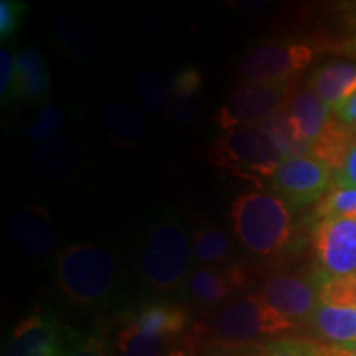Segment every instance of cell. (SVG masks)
Masks as SVG:
<instances>
[{"mask_svg":"<svg viewBox=\"0 0 356 356\" xmlns=\"http://www.w3.org/2000/svg\"><path fill=\"white\" fill-rule=\"evenodd\" d=\"M56 284L74 304L99 309L113 300L119 284V261L113 249L97 243L68 246L56 257Z\"/></svg>","mask_w":356,"mask_h":356,"instance_id":"1","label":"cell"},{"mask_svg":"<svg viewBox=\"0 0 356 356\" xmlns=\"http://www.w3.org/2000/svg\"><path fill=\"white\" fill-rule=\"evenodd\" d=\"M193 257V244L184 222L175 216H163L142 236L137 269L149 287L173 292L185 286Z\"/></svg>","mask_w":356,"mask_h":356,"instance_id":"2","label":"cell"},{"mask_svg":"<svg viewBox=\"0 0 356 356\" xmlns=\"http://www.w3.org/2000/svg\"><path fill=\"white\" fill-rule=\"evenodd\" d=\"M234 234L251 254H279L292 233V216L287 203L267 191L239 195L231 204Z\"/></svg>","mask_w":356,"mask_h":356,"instance_id":"3","label":"cell"},{"mask_svg":"<svg viewBox=\"0 0 356 356\" xmlns=\"http://www.w3.org/2000/svg\"><path fill=\"white\" fill-rule=\"evenodd\" d=\"M284 159L277 140L262 126L226 131L208 150L211 165L257 186L264 185V180H273Z\"/></svg>","mask_w":356,"mask_h":356,"instance_id":"4","label":"cell"},{"mask_svg":"<svg viewBox=\"0 0 356 356\" xmlns=\"http://www.w3.org/2000/svg\"><path fill=\"white\" fill-rule=\"evenodd\" d=\"M297 327L267 305L261 293L231 300L204 327L208 341L228 345H257V341L286 335Z\"/></svg>","mask_w":356,"mask_h":356,"instance_id":"5","label":"cell"},{"mask_svg":"<svg viewBox=\"0 0 356 356\" xmlns=\"http://www.w3.org/2000/svg\"><path fill=\"white\" fill-rule=\"evenodd\" d=\"M292 97V83H248L229 95L215 114L218 126L225 131L259 126L270 115L287 108Z\"/></svg>","mask_w":356,"mask_h":356,"instance_id":"6","label":"cell"},{"mask_svg":"<svg viewBox=\"0 0 356 356\" xmlns=\"http://www.w3.org/2000/svg\"><path fill=\"white\" fill-rule=\"evenodd\" d=\"M314 56V48L302 42L280 40L257 44L243 56L239 76L249 83H289Z\"/></svg>","mask_w":356,"mask_h":356,"instance_id":"7","label":"cell"},{"mask_svg":"<svg viewBox=\"0 0 356 356\" xmlns=\"http://www.w3.org/2000/svg\"><path fill=\"white\" fill-rule=\"evenodd\" d=\"M333 178V170L314 155L286 157L275 170L273 188L279 198L292 207L318 202Z\"/></svg>","mask_w":356,"mask_h":356,"instance_id":"8","label":"cell"},{"mask_svg":"<svg viewBox=\"0 0 356 356\" xmlns=\"http://www.w3.org/2000/svg\"><path fill=\"white\" fill-rule=\"evenodd\" d=\"M328 275L320 270L312 275L275 274L266 280L259 292L277 314L291 322L309 320L320 305L322 289Z\"/></svg>","mask_w":356,"mask_h":356,"instance_id":"9","label":"cell"},{"mask_svg":"<svg viewBox=\"0 0 356 356\" xmlns=\"http://www.w3.org/2000/svg\"><path fill=\"white\" fill-rule=\"evenodd\" d=\"M315 251L330 277L356 274V218L327 216L315 228Z\"/></svg>","mask_w":356,"mask_h":356,"instance_id":"10","label":"cell"},{"mask_svg":"<svg viewBox=\"0 0 356 356\" xmlns=\"http://www.w3.org/2000/svg\"><path fill=\"white\" fill-rule=\"evenodd\" d=\"M249 286L246 269L239 266L195 269L185 282V296L200 307H215L229 300L234 293Z\"/></svg>","mask_w":356,"mask_h":356,"instance_id":"11","label":"cell"},{"mask_svg":"<svg viewBox=\"0 0 356 356\" xmlns=\"http://www.w3.org/2000/svg\"><path fill=\"white\" fill-rule=\"evenodd\" d=\"M63 345L55 318L37 310L15 327L7 356H63Z\"/></svg>","mask_w":356,"mask_h":356,"instance_id":"12","label":"cell"},{"mask_svg":"<svg viewBox=\"0 0 356 356\" xmlns=\"http://www.w3.org/2000/svg\"><path fill=\"white\" fill-rule=\"evenodd\" d=\"M8 234L26 254L44 257L51 254L58 236L47 210L38 204H29L8 218Z\"/></svg>","mask_w":356,"mask_h":356,"instance_id":"13","label":"cell"},{"mask_svg":"<svg viewBox=\"0 0 356 356\" xmlns=\"http://www.w3.org/2000/svg\"><path fill=\"white\" fill-rule=\"evenodd\" d=\"M81 150L68 136H56L37 144L30 155V168L38 180L60 181L74 175L79 167Z\"/></svg>","mask_w":356,"mask_h":356,"instance_id":"14","label":"cell"},{"mask_svg":"<svg viewBox=\"0 0 356 356\" xmlns=\"http://www.w3.org/2000/svg\"><path fill=\"white\" fill-rule=\"evenodd\" d=\"M307 89L333 111L356 92V65L348 61H332L320 66L307 81Z\"/></svg>","mask_w":356,"mask_h":356,"instance_id":"15","label":"cell"},{"mask_svg":"<svg viewBox=\"0 0 356 356\" xmlns=\"http://www.w3.org/2000/svg\"><path fill=\"white\" fill-rule=\"evenodd\" d=\"M129 322L147 337H163L178 340L188 327V314L181 307L154 302L136 312L126 314Z\"/></svg>","mask_w":356,"mask_h":356,"instance_id":"16","label":"cell"},{"mask_svg":"<svg viewBox=\"0 0 356 356\" xmlns=\"http://www.w3.org/2000/svg\"><path fill=\"white\" fill-rule=\"evenodd\" d=\"M287 111L299 137L310 147L318 140L335 115L330 106L325 104L310 89L293 92L287 104Z\"/></svg>","mask_w":356,"mask_h":356,"instance_id":"17","label":"cell"},{"mask_svg":"<svg viewBox=\"0 0 356 356\" xmlns=\"http://www.w3.org/2000/svg\"><path fill=\"white\" fill-rule=\"evenodd\" d=\"M312 332L332 346L356 343V307L320 304L307 320Z\"/></svg>","mask_w":356,"mask_h":356,"instance_id":"18","label":"cell"},{"mask_svg":"<svg viewBox=\"0 0 356 356\" xmlns=\"http://www.w3.org/2000/svg\"><path fill=\"white\" fill-rule=\"evenodd\" d=\"M50 95V73L42 53L25 48L17 55V73L13 97L29 101H43Z\"/></svg>","mask_w":356,"mask_h":356,"instance_id":"19","label":"cell"},{"mask_svg":"<svg viewBox=\"0 0 356 356\" xmlns=\"http://www.w3.org/2000/svg\"><path fill=\"white\" fill-rule=\"evenodd\" d=\"M102 127L113 144L122 149H136L145 132L144 118L132 106L113 102L101 113Z\"/></svg>","mask_w":356,"mask_h":356,"instance_id":"20","label":"cell"},{"mask_svg":"<svg viewBox=\"0 0 356 356\" xmlns=\"http://www.w3.org/2000/svg\"><path fill=\"white\" fill-rule=\"evenodd\" d=\"M61 48L74 60H92L99 53V38L91 25L74 13H61L55 20Z\"/></svg>","mask_w":356,"mask_h":356,"instance_id":"21","label":"cell"},{"mask_svg":"<svg viewBox=\"0 0 356 356\" xmlns=\"http://www.w3.org/2000/svg\"><path fill=\"white\" fill-rule=\"evenodd\" d=\"M356 142V129L333 115L317 142L312 144V155L327 163L332 170H340Z\"/></svg>","mask_w":356,"mask_h":356,"instance_id":"22","label":"cell"},{"mask_svg":"<svg viewBox=\"0 0 356 356\" xmlns=\"http://www.w3.org/2000/svg\"><path fill=\"white\" fill-rule=\"evenodd\" d=\"M177 340L147 337L129 322L126 315L115 332V356H167Z\"/></svg>","mask_w":356,"mask_h":356,"instance_id":"23","label":"cell"},{"mask_svg":"<svg viewBox=\"0 0 356 356\" xmlns=\"http://www.w3.org/2000/svg\"><path fill=\"white\" fill-rule=\"evenodd\" d=\"M233 252L231 238L218 226H202L193 236V256L200 264L215 267L229 259Z\"/></svg>","mask_w":356,"mask_h":356,"instance_id":"24","label":"cell"},{"mask_svg":"<svg viewBox=\"0 0 356 356\" xmlns=\"http://www.w3.org/2000/svg\"><path fill=\"white\" fill-rule=\"evenodd\" d=\"M134 89L144 108L152 114H159L165 111L167 91L150 70H137L134 73Z\"/></svg>","mask_w":356,"mask_h":356,"instance_id":"25","label":"cell"},{"mask_svg":"<svg viewBox=\"0 0 356 356\" xmlns=\"http://www.w3.org/2000/svg\"><path fill=\"white\" fill-rule=\"evenodd\" d=\"M203 86V78L197 68L185 66L180 68L168 78L165 91L167 99H180V101H191L198 99L200 91Z\"/></svg>","mask_w":356,"mask_h":356,"instance_id":"26","label":"cell"},{"mask_svg":"<svg viewBox=\"0 0 356 356\" xmlns=\"http://www.w3.org/2000/svg\"><path fill=\"white\" fill-rule=\"evenodd\" d=\"M320 304L338 307H356V274L345 277L325 279Z\"/></svg>","mask_w":356,"mask_h":356,"instance_id":"27","label":"cell"},{"mask_svg":"<svg viewBox=\"0 0 356 356\" xmlns=\"http://www.w3.org/2000/svg\"><path fill=\"white\" fill-rule=\"evenodd\" d=\"M63 356H113L99 333L68 332L63 345Z\"/></svg>","mask_w":356,"mask_h":356,"instance_id":"28","label":"cell"},{"mask_svg":"<svg viewBox=\"0 0 356 356\" xmlns=\"http://www.w3.org/2000/svg\"><path fill=\"white\" fill-rule=\"evenodd\" d=\"M65 126V113L58 108L56 104H47L43 106V109L40 111L37 121L30 126L29 139L40 142L50 140L53 137H56L60 134L61 129Z\"/></svg>","mask_w":356,"mask_h":356,"instance_id":"29","label":"cell"},{"mask_svg":"<svg viewBox=\"0 0 356 356\" xmlns=\"http://www.w3.org/2000/svg\"><path fill=\"white\" fill-rule=\"evenodd\" d=\"M259 356H327V350L305 340L279 338L261 346Z\"/></svg>","mask_w":356,"mask_h":356,"instance_id":"30","label":"cell"},{"mask_svg":"<svg viewBox=\"0 0 356 356\" xmlns=\"http://www.w3.org/2000/svg\"><path fill=\"white\" fill-rule=\"evenodd\" d=\"M318 215L356 218V188L335 190L320 203Z\"/></svg>","mask_w":356,"mask_h":356,"instance_id":"31","label":"cell"},{"mask_svg":"<svg viewBox=\"0 0 356 356\" xmlns=\"http://www.w3.org/2000/svg\"><path fill=\"white\" fill-rule=\"evenodd\" d=\"M26 8L29 6L20 0H2L0 2V38L7 40L15 33Z\"/></svg>","mask_w":356,"mask_h":356,"instance_id":"32","label":"cell"},{"mask_svg":"<svg viewBox=\"0 0 356 356\" xmlns=\"http://www.w3.org/2000/svg\"><path fill=\"white\" fill-rule=\"evenodd\" d=\"M17 58L8 48L0 50V96L2 101L13 99V86H15Z\"/></svg>","mask_w":356,"mask_h":356,"instance_id":"33","label":"cell"},{"mask_svg":"<svg viewBox=\"0 0 356 356\" xmlns=\"http://www.w3.org/2000/svg\"><path fill=\"white\" fill-rule=\"evenodd\" d=\"M257 345H228L210 341L202 348L200 356H259Z\"/></svg>","mask_w":356,"mask_h":356,"instance_id":"34","label":"cell"},{"mask_svg":"<svg viewBox=\"0 0 356 356\" xmlns=\"http://www.w3.org/2000/svg\"><path fill=\"white\" fill-rule=\"evenodd\" d=\"M333 181L338 186V190L356 188V142L351 147L348 157H346L343 167L335 172Z\"/></svg>","mask_w":356,"mask_h":356,"instance_id":"35","label":"cell"},{"mask_svg":"<svg viewBox=\"0 0 356 356\" xmlns=\"http://www.w3.org/2000/svg\"><path fill=\"white\" fill-rule=\"evenodd\" d=\"M333 114L337 115L340 121L356 129V92L351 97H348L345 102H341L340 106H337L333 109Z\"/></svg>","mask_w":356,"mask_h":356,"instance_id":"36","label":"cell"},{"mask_svg":"<svg viewBox=\"0 0 356 356\" xmlns=\"http://www.w3.org/2000/svg\"><path fill=\"white\" fill-rule=\"evenodd\" d=\"M328 356H356V343L343 346H330L327 348Z\"/></svg>","mask_w":356,"mask_h":356,"instance_id":"37","label":"cell"},{"mask_svg":"<svg viewBox=\"0 0 356 356\" xmlns=\"http://www.w3.org/2000/svg\"><path fill=\"white\" fill-rule=\"evenodd\" d=\"M348 13H350V19L356 22V3H351V6L348 7Z\"/></svg>","mask_w":356,"mask_h":356,"instance_id":"38","label":"cell"},{"mask_svg":"<svg viewBox=\"0 0 356 356\" xmlns=\"http://www.w3.org/2000/svg\"><path fill=\"white\" fill-rule=\"evenodd\" d=\"M167 356H188V355H186L184 350H173V351H170V353H168Z\"/></svg>","mask_w":356,"mask_h":356,"instance_id":"39","label":"cell"},{"mask_svg":"<svg viewBox=\"0 0 356 356\" xmlns=\"http://www.w3.org/2000/svg\"><path fill=\"white\" fill-rule=\"evenodd\" d=\"M355 48H356V38H355Z\"/></svg>","mask_w":356,"mask_h":356,"instance_id":"40","label":"cell"},{"mask_svg":"<svg viewBox=\"0 0 356 356\" xmlns=\"http://www.w3.org/2000/svg\"><path fill=\"white\" fill-rule=\"evenodd\" d=\"M327 356H328V355H327Z\"/></svg>","mask_w":356,"mask_h":356,"instance_id":"41","label":"cell"}]
</instances>
